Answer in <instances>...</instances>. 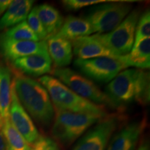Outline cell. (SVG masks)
Instances as JSON below:
<instances>
[{
  "label": "cell",
  "mask_w": 150,
  "mask_h": 150,
  "mask_svg": "<svg viewBox=\"0 0 150 150\" xmlns=\"http://www.w3.org/2000/svg\"><path fill=\"white\" fill-rule=\"evenodd\" d=\"M149 74L140 69L124 70L110 81L104 93L112 108H120L132 103L149 102Z\"/></svg>",
  "instance_id": "cell-1"
},
{
  "label": "cell",
  "mask_w": 150,
  "mask_h": 150,
  "mask_svg": "<svg viewBox=\"0 0 150 150\" xmlns=\"http://www.w3.org/2000/svg\"><path fill=\"white\" fill-rule=\"evenodd\" d=\"M13 83L19 101L26 111L41 125H51L54 108L45 88L39 81L21 74H16Z\"/></svg>",
  "instance_id": "cell-2"
},
{
  "label": "cell",
  "mask_w": 150,
  "mask_h": 150,
  "mask_svg": "<svg viewBox=\"0 0 150 150\" xmlns=\"http://www.w3.org/2000/svg\"><path fill=\"white\" fill-rule=\"evenodd\" d=\"M39 82L47 89L56 110L108 115L104 106L79 96L54 76H42Z\"/></svg>",
  "instance_id": "cell-3"
},
{
  "label": "cell",
  "mask_w": 150,
  "mask_h": 150,
  "mask_svg": "<svg viewBox=\"0 0 150 150\" xmlns=\"http://www.w3.org/2000/svg\"><path fill=\"white\" fill-rule=\"evenodd\" d=\"M104 117L97 114L56 110L52 134L63 145H71L90 127Z\"/></svg>",
  "instance_id": "cell-4"
},
{
  "label": "cell",
  "mask_w": 150,
  "mask_h": 150,
  "mask_svg": "<svg viewBox=\"0 0 150 150\" xmlns=\"http://www.w3.org/2000/svg\"><path fill=\"white\" fill-rule=\"evenodd\" d=\"M131 1H112L92 7L84 16L93 33L104 34L117 27L131 10Z\"/></svg>",
  "instance_id": "cell-5"
},
{
  "label": "cell",
  "mask_w": 150,
  "mask_h": 150,
  "mask_svg": "<svg viewBox=\"0 0 150 150\" xmlns=\"http://www.w3.org/2000/svg\"><path fill=\"white\" fill-rule=\"evenodd\" d=\"M140 16V11L135 9L111 31L93 35L116 57L126 55L134 46L136 28Z\"/></svg>",
  "instance_id": "cell-6"
},
{
  "label": "cell",
  "mask_w": 150,
  "mask_h": 150,
  "mask_svg": "<svg viewBox=\"0 0 150 150\" xmlns=\"http://www.w3.org/2000/svg\"><path fill=\"white\" fill-rule=\"evenodd\" d=\"M52 74L61 83L83 98L96 104L106 105L112 108L111 102L104 92L86 76L67 67H56Z\"/></svg>",
  "instance_id": "cell-7"
},
{
  "label": "cell",
  "mask_w": 150,
  "mask_h": 150,
  "mask_svg": "<svg viewBox=\"0 0 150 150\" xmlns=\"http://www.w3.org/2000/svg\"><path fill=\"white\" fill-rule=\"evenodd\" d=\"M74 64L86 77L99 83H109L120 72L128 68L120 56L86 60L76 59Z\"/></svg>",
  "instance_id": "cell-8"
},
{
  "label": "cell",
  "mask_w": 150,
  "mask_h": 150,
  "mask_svg": "<svg viewBox=\"0 0 150 150\" xmlns=\"http://www.w3.org/2000/svg\"><path fill=\"white\" fill-rule=\"evenodd\" d=\"M118 122L119 118L115 115L103 118L79 140L72 150H106Z\"/></svg>",
  "instance_id": "cell-9"
},
{
  "label": "cell",
  "mask_w": 150,
  "mask_h": 150,
  "mask_svg": "<svg viewBox=\"0 0 150 150\" xmlns=\"http://www.w3.org/2000/svg\"><path fill=\"white\" fill-rule=\"evenodd\" d=\"M8 117L15 129L22 135L29 145H32L40 136L34 123L20 102L12 81L11 104Z\"/></svg>",
  "instance_id": "cell-10"
},
{
  "label": "cell",
  "mask_w": 150,
  "mask_h": 150,
  "mask_svg": "<svg viewBox=\"0 0 150 150\" xmlns=\"http://www.w3.org/2000/svg\"><path fill=\"white\" fill-rule=\"evenodd\" d=\"M12 64L17 70L27 76H42L52 70V61L47 49L15 60L12 61Z\"/></svg>",
  "instance_id": "cell-11"
},
{
  "label": "cell",
  "mask_w": 150,
  "mask_h": 150,
  "mask_svg": "<svg viewBox=\"0 0 150 150\" xmlns=\"http://www.w3.org/2000/svg\"><path fill=\"white\" fill-rule=\"evenodd\" d=\"M146 125L145 120L128 124L113 136L107 150H135Z\"/></svg>",
  "instance_id": "cell-12"
},
{
  "label": "cell",
  "mask_w": 150,
  "mask_h": 150,
  "mask_svg": "<svg viewBox=\"0 0 150 150\" xmlns=\"http://www.w3.org/2000/svg\"><path fill=\"white\" fill-rule=\"evenodd\" d=\"M47 49L44 41L2 40H0V53L11 62L15 60L38 53Z\"/></svg>",
  "instance_id": "cell-13"
},
{
  "label": "cell",
  "mask_w": 150,
  "mask_h": 150,
  "mask_svg": "<svg viewBox=\"0 0 150 150\" xmlns=\"http://www.w3.org/2000/svg\"><path fill=\"white\" fill-rule=\"evenodd\" d=\"M73 54L77 59H91L99 57H116L109 50L93 35L84 36L71 41Z\"/></svg>",
  "instance_id": "cell-14"
},
{
  "label": "cell",
  "mask_w": 150,
  "mask_h": 150,
  "mask_svg": "<svg viewBox=\"0 0 150 150\" xmlns=\"http://www.w3.org/2000/svg\"><path fill=\"white\" fill-rule=\"evenodd\" d=\"M47 51L52 61L57 68L69 65L73 59L71 41L63 38L52 36L46 40Z\"/></svg>",
  "instance_id": "cell-15"
},
{
  "label": "cell",
  "mask_w": 150,
  "mask_h": 150,
  "mask_svg": "<svg viewBox=\"0 0 150 150\" xmlns=\"http://www.w3.org/2000/svg\"><path fill=\"white\" fill-rule=\"evenodd\" d=\"M34 2L31 0H15L11 1L6 11L0 19V29L12 27L25 21Z\"/></svg>",
  "instance_id": "cell-16"
},
{
  "label": "cell",
  "mask_w": 150,
  "mask_h": 150,
  "mask_svg": "<svg viewBox=\"0 0 150 150\" xmlns=\"http://www.w3.org/2000/svg\"><path fill=\"white\" fill-rule=\"evenodd\" d=\"M93 33L92 27L87 20L79 17L69 16L64 20L59 32L54 36L72 41L79 38L88 36Z\"/></svg>",
  "instance_id": "cell-17"
},
{
  "label": "cell",
  "mask_w": 150,
  "mask_h": 150,
  "mask_svg": "<svg viewBox=\"0 0 150 150\" xmlns=\"http://www.w3.org/2000/svg\"><path fill=\"white\" fill-rule=\"evenodd\" d=\"M34 9L43 27L45 29L47 39L55 35L59 32L64 22V18L61 13L54 6L47 4L37 6L34 7Z\"/></svg>",
  "instance_id": "cell-18"
},
{
  "label": "cell",
  "mask_w": 150,
  "mask_h": 150,
  "mask_svg": "<svg viewBox=\"0 0 150 150\" xmlns=\"http://www.w3.org/2000/svg\"><path fill=\"white\" fill-rule=\"evenodd\" d=\"M127 67L137 69H149L150 67V38H145L133 46L131 52L120 56Z\"/></svg>",
  "instance_id": "cell-19"
},
{
  "label": "cell",
  "mask_w": 150,
  "mask_h": 150,
  "mask_svg": "<svg viewBox=\"0 0 150 150\" xmlns=\"http://www.w3.org/2000/svg\"><path fill=\"white\" fill-rule=\"evenodd\" d=\"M11 86V71L6 65L0 61V119L1 120L8 117Z\"/></svg>",
  "instance_id": "cell-20"
},
{
  "label": "cell",
  "mask_w": 150,
  "mask_h": 150,
  "mask_svg": "<svg viewBox=\"0 0 150 150\" xmlns=\"http://www.w3.org/2000/svg\"><path fill=\"white\" fill-rule=\"evenodd\" d=\"M2 120V131L9 150H31L29 144L15 129L9 117Z\"/></svg>",
  "instance_id": "cell-21"
},
{
  "label": "cell",
  "mask_w": 150,
  "mask_h": 150,
  "mask_svg": "<svg viewBox=\"0 0 150 150\" xmlns=\"http://www.w3.org/2000/svg\"><path fill=\"white\" fill-rule=\"evenodd\" d=\"M0 40H31L40 41L36 35L33 33L27 21H23L13 27L0 35Z\"/></svg>",
  "instance_id": "cell-22"
},
{
  "label": "cell",
  "mask_w": 150,
  "mask_h": 150,
  "mask_svg": "<svg viewBox=\"0 0 150 150\" xmlns=\"http://www.w3.org/2000/svg\"><path fill=\"white\" fill-rule=\"evenodd\" d=\"M150 35V11L148 8L141 14L138 19L136 28L134 44L136 45L139 41L149 38Z\"/></svg>",
  "instance_id": "cell-23"
},
{
  "label": "cell",
  "mask_w": 150,
  "mask_h": 150,
  "mask_svg": "<svg viewBox=\"0 0 150 150\" xmlns=\"http://www.w3.org/2000/svg\"><path fill=\"white\" fill-rule=\"evenodd\" d=\"M26 21H27L29 27L33 31V33L36 35L38 38L39 39V40H47V35L45 29L43 27L40 19L38 17L34 8H33L31 9V11H30Z\"/></svg>",
  "instance_id": "cell-24"
},
{
  "label": "cell",
  "mask_w": 150,
  "mask_h": 150,
  "mask_svg": "<svg viewBox=\"0 0 150 150\" xmlns=\"http://www.w3.org/2000/svg\"><path fill=\"white\" fill-rule=\"evenodd\" d=\"M61 2L67 11H75L90 6L99 4L108 1L104 0H64Z\"/></svg>",
  "instance_id": "cell-25"
},
{
  "label": "cell",
  "mask_w": 150,
  "mask_h": 150,
  "mask_svg": "<svg viewBox=\"0 0 150 150\" xmlns=\"http://www.w3.org/2000/svg\"><path fill=\"white\" fill-rule=\"evenodd\" d=\"M31 145V150H61L53 139L43 136H39Z\"/></svg>",
  "instance_id": "cell-26"
},
{
  "label": "cell",
  "mask_w": 150,
  "mask_h": 150,
  "mask_svg": "<svg viewBox=\"0 0 150 150\" xmlns=\"http://www.w3.org/2000/svg\"><path fill=\"white\" fill-rule=\"evenodd\" d=\"M0 150H9L2 131V120L0 119Z\"/></svg>",
  "instance_id": "cell-27"
},
{
  "label": "cell",
  "mask_w": 150,
  "mask_h": 150,
  "mask_svg": "<svg viewBox=\"0 0 150 150\" xmlns=\"http://www.w3.org/2000/svg\"><path fill=\"white\" fill-rule=\"evenodd\" d=\"M11 1L10 0H0V16L6 11Z\"/></svg>",
  "instance_id": "cell-28"
},
{
  "label": "cell",
  "mask_w": 150,
  "mask_h": 150,
  "mask_svg": "<svg viewBox=\"0 0 150 150\" xmlns=\"http://www.w3.org/2000/svg\"><path fill=\"white\" fill-rule=\"evenodd\" d=\"M137 150H149V146L147 145V143H144L140 145Z\"/></svg>",
  "instance_id": "cell-29"
}]
</instances>
